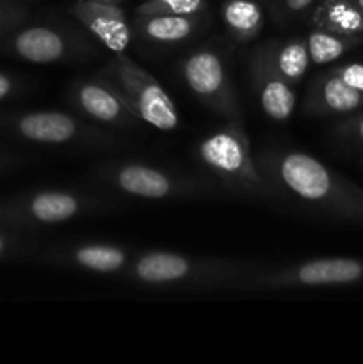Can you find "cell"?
<instances>
[{"label":"cell","instance_id":"cell-1","mask_svg":"<svg viewBox=\"0 0 363 364\" xmlns=\"http://www.w3.org/2000/svg\"><path fill=\"white\" fill-rule=\"evenodd\" d=\"M256 167L274 198L335 217L363 223V188L298 149L267 148L255 155Z\"/></svg>","mask_w":363,"mask_h":364},{"label":"cell","instance_id":"cell-2","mask_svg":"<svg viewBox=\"0 0 363 364\" xmlns=\"http://www.w3.org/2000/svg\"><path fill=\"white\" fill-rule=\"evenodd\" d=\"M265 267V263L253 259L191 256L152 249L135 252L123 277L148 288L249 294L251 283Z\"/></svg>","mask_w":363,"mask_h":364},{"label":"cell","instance_id":"cell-3","mask_svg":"<svg viewBox=\"0 0 363 364\" xmlns=\"http://www.w3.org/2000/svg\"><path fill=\"white\" fill-rule=\"evenodd\" d=\"M194 155L203 169L233 194L260 201L274 198L256 167L242 121H226L224 127L206 134Z\"/></svg>","mask_w":363,"mask_h":364},{"label":"cell","instance_id":"cell-4","mask_svg":"<svg viewBox=\"0 0 363 364\" xmlns=\"http://www.w3.org/2000/svg\"><path fill=\"white\" fill-rule=\"evenodd\" d=\"M102 187L146 201H180L212 196L216 185L142 160H109L93 169Z\"/></svg>","mask_w":363,"mask_h":364},{"label":"cell","instance_id":"cell-5","mask_svg":"<svg viewBox=\"0 0 363 364\" xmlns=\"http://www.w3.org/2000/svg\"><path fill=\"white\" fill-rule=\"evenodd\" d=\"M0 130L23 142L48 148L103 151L125 144L120 137L85 117L60 110H28L0 117Z\"/></svg>","mask_w":363,"mask_h":364},{"label":"cell","instance_id":"cell-6","mask_svg":"<svg viewBox=\"0 0 363 364\" xmlns=\"http://www.w3.org/2000/svg\"><path fill=\"white\" fill-rule=\"evenodd\" d=\"M0 50L32 64H71L98 55L88 34L66 25H18L0 38Z\"/></svg>","mask_w":363,"mask_h":364},{"label":"cell","instance_id":"cell-7","mask_svg":"<svg viewBox=\"0 0 363 364\" xmlns=\"http://www.w3.org/2000/svg\"><path fill=\"white\" fill-rule=\"evenodd\" d=\"M185 87L210 110L226 121H242L237 89L223 52L212 45L198 46L178 64Z\"/></svg>","mask_w":363,"mask_h":364},{"label":"cell","instance_id":"cell-8","mask_svg":"<svg viewBox=\"0 0 363 364\" xmlns=\"http://www.w3.org/2000/svg\"><path fill=\"white\" fill-rule=\"evenodd\" d=\"M112 205V199L103 198L96 192L77 188H41L9 201L11 228L31 230L56 226L109 210Z\"/></svg>","mask_w":363,"mask_h":364},{"label":"cell","instance_id":"cell-9","mask_svg":"<svg viewBox=\"0 0 363 364\" xmlns=\"http://www.w3.org/2000/svg\"><path fill=\"white\" fill-rule=\"evenodd\" d=\"M333 287H363V258L338 256L305 259L285 267L267 265L251 283L249 294Z\"/></svg>","mask_w":363,"mask_h":364},{"label":"cell","instance_id":"cell-10","mask_svg":"<svg viewBox=\"0 0 363 364\" xmlns=\"http://www.w3.org/2000/svg\"><path fill=\"white\" fill-rule=\"evenodd\" d=\"M121 89L141 119L160 132H173L180 124V114L169 92L148 71L125 53H114L102 71Z\"/></svg>","mask_w":363,"mask_h":364},{"label":"cell","instance_id":"cell-11","mask_svg":"<svg viewBox=\"0 0 363 364\" xmlns=\"http://www.w3.org/2000/svg\"><path fill=\"white\" fill-rule=\"evenodd\" d=\"M78 116L110 130H137L144 121L121 89L103 73L75 82L68 92Z\"/></svg>","mask_w":363,"mask_h":364},{"label":"cell","instance_id":"cell-12","mask_svg":"<svg viewBox=\"0 0 363 364\" xmlns=\"http://www.w3.org/2000/svg\"><path fill=\"white\" fill-rule=\"evenodd\" d=\"M135 252L125 245L107 242H77L46 251L45 262L59 269L100 276H125Z\"/></svg>","mask_w":363,"mask_h":364},{"label":"cell","instance_id":"cell-13","mask_svg":"<svg viewBox=\"0 0 363 364\" xmlns=\"http://www.w3.org/2000/svg\"><path fill=\"white\" fill-rule=\"evenodd\" d=\"M249 82L255 89L262 112L274 123H287L295 110V87L276 70L270 55V43L255 48L248 60Z\"/></svg>","mask_w":363,"mask_h":364},{"label":"cell","instance_id":"cell-14","mask_svg":"<svg viewBox=\"0 0 363 364\" xmlns=\"http://www.w3.org/2000/svg\"><path fill=\"white\" fill-rule=\"evenodd\" d=\"M70 13L85 28L95 41L102 43L109 52L125 53L132 39V27L125 11L116 4L96 0H77Z\"/></svg>","mask_w":363,"mask_h":364},{"label":"cell","instance_id":"cell-15","mask_svg":"<svg viewBox=\"0 0 363 364\" xmlns=\"http://www.w3.org/2000/svg\"><path fill=\"white\" fill-rule=\"evenodd\" d=\"M205 25V14H153L134 18V31L142 43L167 50L187 45Z\"/></svg>","mask_w":363,"mask_h":364},{"label":"cell","instance_id":"cell-16","mask_svg":"<svg viewBox=\"0 0 363 364\" xmlns=\"http://www.w3.org/2000/svg\"><path fill=\"white\" fill-rule=\"evenodd\" d=\"M302 109L310 116H349L363 109V95L326 70L310 84Z\"/></svg>","mask_w":363,"mask_h":364},{"label":"cell","instance_id":"cell-17","mask_svg":"<svg viewBox=\"0 0 363 364\" xmlns=\"http://www.w3.org/2000/svg\"><path fill=\"white\" fill-rule=\"evenodd\" d=\"M219 13L228 36L235 45H249L255 41L265 21L260 0H224Z\"/></svg>","mask_w":363,"mask_h":364},{"label":"cell","instance_id":"cell-18","mask_svg":"<svg viewBox=\"0 0 363 364\" xmlns=\"http://www.w3.org/2000/svg\"><path fill=\"white\" fill-rule=\"evenodd\" d=\"M310 23L342 36L363 38V13L352 0H320L310 14Z\"/></svg>","mask_w":363,"mask_h":364},{"label":"cell","instance_id":"cell-19","mask_svg":"<svg viewBox=\"0 0 363 364\" xmlns=\"http://www.w3.org/2000/svg\"><path fill=\"white\" fill-rule=\"evenodd\" d=\"M270 55L281 77L294 87L305 78L312 64L305 36H294L287 41H270Z\"/></svg>","mask_w":363,"mask_h":364},{"label":"cell","instance_id":"cell-20","mask_svg":"<svg viewBox=\"0 0 363 364\" xmlns=\"http://www.w3.org/2000/svg\"><path fill=\"white\" fill-rule=\"evenodd\" d=\"M305 39L308 45L310 60L315 66H326V64L335 63L363 41V38H351V36H342L315 27L305 36Z\"/></svg>","mask_w":363,"mask_h":364},{"label":"cell","instance_id":"cell-21","mask_svg":"<svg viewBox=\"0 0 363 364\" xmlns=\"http://www.w3.org/2000/svg\"><path fill=\"white\" fill-rule=\"evenodd\" d=\"M206 0H144L134 9L135 16L153 14H205Z\"/></svg>","mask_w":363,"mask_h":364},{"label":"cell","instance_id":"cell-22","mask_svg":"<svg viewBox=\"0 0 363 364\" xmlns=\"http://www.w3.org/2000/svg\"><path fill=\"white\" fill-rule=\"evenodd\" d=\"M320 0H273L269 4V13L276 23H288L294 18L302 16L310 9L319 4Z\"/></svg>","mask_w":363,"mask_h":364},{"label":"cell","instance_id":"cell-23","mask_svg":"<svg viewBox=\"0 0 363 364\" xmlns=\"http://www.w3.org/2000/svg\"><path fill=\"white\" fill-rule=\"evenodd\" d=\"M335 135L342 141L352 142L363 148V110H356L349 114L344 121H340L335 127Z\"/></svg>","mask_w":363,"mask_h":364},{"label":"cell","instance_id":"cell-24","mask_svg":"<svg viewBox=\"0 0 363 364\" xmlns=\"http://www.w3.org/2000/svg\"><path fill=\"white\" fill-rule=\"evenodd\" d=\"M27 20V9L11 0H0V38Z\"/></svg>","mask_w":363,"mask_h":364},{"label":"cell","instance_id":"cell-25","mask_svg":"<svg viewBox=\"0 0 363 364\" xmlns=\"http://www.w3.org/2000/svg\"><path fill=\"white\" fill-rule=\"evenodd\" d=\"M344 84L363 95V63H344L330 68Z\"/></svg>","mask_w":363,"mask_h":364},{"label":"cell","instance_id":"cell-26","mask_svg":"<svg viewBox=\"0 0 363 364\" xmlns=\"http://www.w3.org/2000/svg\"><path fill=\"white\" fill-rule=\"evenodd\" d=\"M21 251H27V242L16 231L0 230V259Z\"/></svg>","mask_w":363,"mask_h":364},{"label":"cell","instance_id":"cell-27","mask_svg":"<svg viewBox=\"0 0 363 364\" xmlns=\"http://www.w3.org/2000/svg\"><path fill=\"white\" fill-rule=\"evenodd\" d=\"M21 91V82L9 73L0 71V102L14 98Z\"/></svg>","mask_w":363,"mask_h":364},{"label":"cell","instance_id":"cell-28","mask_svg":"<svg viewBox=\"0 0 363 364\" xmlns=\"http://www.w3.org/2000/svg\"><path fill=\"white\" fill-rule=\"evenodd\" d=\"M0 224L11 228V208L9 203H0Z\"/></svg>","mask_w":363,"mask_h":364},{"label":"cell","instance_id":"cell-29","mask_svg":"<svg viewBox=\"0 0 363 364\" xmlns=\"http://www.w3.org/2000/svg\"><path fill=\"white\" fill-rule=\"evenodd\" d=\"M96 2H103V4H116V6H120L121 0H96Z\"/></svg>","mask_w":363,"mask_h":364},{"label":"cell","instance_id":"cell-30","mask_svg":"<svg viewBox=\"0 0 363 364\" xmlns=\"http://www.w3.org/2000/svg\"><path fill=\"white\" fill-rule=\"evenodd\" d=\"M6 167H7V162H6V160L2 159V156H0V171L6 169Z\"/></svg>","mask_w":363,"mask_h":364},{"label":"cell","instance_id":"cell-31","mask_svg":"<svg viewBox=\"0 0 363 364\" xmlns=\"http://www.w3.org/2000/svg\"><path fill=\"white\" fill-rule=\"evenodd\" d=\"M352 2H354L356 6H358L359 9H362V13H363V0H352Z\"/></svg>","mask_w":363,"mask_h":364},{"label":"cell","instance_id":"cell-32","mask_svg":"<svg viewBox=\"0 0 363 364\" xmlns=\"http://www.w3.org/2000/svg\"><path fill=\"white\" fill-rule=\"evenodd\" d=\"M260 2H262V4H263V6H267V7H269V4H270V2H273V0H260Z\"/></svg>","mask_w":363,"mask_h":364},{"label":"cell","instance_id":"cell-33","mask_svg":"<svg viewBox=\"0 0 363 364\" xmlns=\"http://www.w3.org/2000/svg\"><path fill=\"white\" fill-rule=\"evenodd\" d=\"M359 164H362V167H363V159H362V162H359Z\"/></svg>","mask_w":363,"mask_h":364},{"label":"cell","instance_id":"cell-34","mask_svg":"<svg viewBox=\"0 0 363 364\" xmlns=\"http://www.w3.org/2000/svg\"><path fill=\"white\" fill-rule=\"evenodd\" d=\"M362 198H363V192H362Z\"/></svg>","mask_w":363,"mask_h":364}]
</instances>
